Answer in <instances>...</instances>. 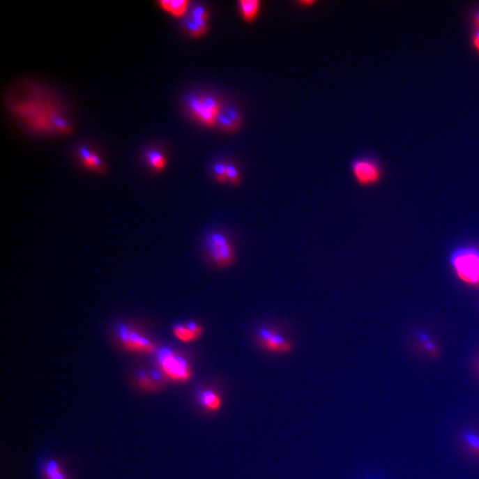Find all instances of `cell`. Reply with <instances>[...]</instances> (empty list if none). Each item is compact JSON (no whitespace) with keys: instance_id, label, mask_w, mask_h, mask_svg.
Returning <instances> with one entry per match:
<instances>
[{"instance_id":"6da1fadb","label":"cell","mask_w":479,"mask_h":479,"mask_svg":"<svg viewBox=\"0 0 479 479\" xmlns=\"http://www.w3.org/2000/svg\"><path fill=\"white\" fill-rule=\"evenodd\" d=\"M456 275L466 284L479 285V252L472 248L456 250L451 257Z\"/></svg>"},{"instance_id":"7a4b0ae2","label":"cell","mask_w":479,"mask_h":479,"mask_svg":"<svg viewBox=\"0 0 479 479\" xmlns=\"http://www.w3.org/2000/svg\"><path fill=\"white\" fill-rule=\"evenodd\" d=\"M205 243L211 261L218 268H228L236 262V250L226 234L211 232L208 234Z\"/></svg>"},{"instance_id":"3957f363","label":"cell","mask_w":479,"mask_h":479,"mask_svg":"<svg viewBox=\"0 0 479 479\" xmlns=\"http://www.w3.org/2000/svg\"><path fill=\"white\" fill-rule=\"evenodd\" d=\"M160 367L166 377L176 383H187L192 377L190 365L174 351L164 348L158 353Z\"/></svg>"},{"instance_id":"277c9868","label":"cell","mask_w":479,"mask_h":479,"mask_svg":"<svg viewBox=\"0 0 479 479\" xmlns=\"http://www.w3.org/2000/svg\"><path fill=\"white\" fill-rule=\"evenodd\" d=\"M188 106L192 115L208 127L214 126L220 115V104L213 97H188Z\"/></svg>"},{"instance_id":"5b68a950","label":"cell","mask_w":479,"mask_h":479,"mask_svg":"<svg viewBox=\"0 0 479 479\" xmlns=\"http://www.w3.org/2000/svg\"><path fill=\"white\" fill-rule=\"evenodd\" d=\"M257 340L264 350L271 353H289L293 349V344L289 339L271 328H260L257 329Z\"/></svg>"},{"instance_id":"8992f818","label":"cell","mask_w":479,"mask_h":479,"mask_svg":"<svg viewBox=\"0 0 479 479\" xmlns=\"http://www.w3.org/2000/svg\"><path fill=\"white\" fill-rule=\"evenodd\" d=\"M455 444L469 460L479 462V427L465 426L457 432Z\"/></svg>"},{"instance_id":"52a82bcc","label":"cell","mask_w":479,"mask_h":479,"mask_svg":"<svg viewBox=\"0 0 479 479\" xmlns=\"http://www.w3.org/2000/svg\"><path fill=\"white\" fill-rule=\"evenodd\" d=\"M119 335L127 350L141 353H152L155 351V345L149 339L123 326L119 328Z\"/></svg>"},{"instance_id":"ba28073f","label":"cell","mask_w":479,"mask_h":479,"mask_svg":"<svg viewBox=\"0 0 479 479\" xmlns=\"http://www.w3.org/2000/svg\"><path fill=\"white\" fill-rule=\"evenodd\" d=\"M353 172L358 184L370 185L379 181L381 174L377 165L370 160H357L353 164Z\"/></svg>"},{"instance_id":"9c48e42d","label":"cell","mask_w":479,"mask_h":479,"mask_svg":"<svg viewBox=\"0 0 479 479\" xmlns=\"http://www.w3.org/2000/svg\"><path fill=\"white\" fill-rule=\"evenodd\" d=\"M172 332L178 341L189 344L197 341L203 335L204 329L197 322L190 321L185 324H176Z\"/></svg>"},{"instance_id":"30bf717a","label":"cell","mask_w":479,"mask_h":479,"mask_svg":"<svg viewBox=\"0 0 479 479\" xmlns=\"http://www.w3.org/2000/svg\"><path fill=\"white\" fill-rule=\"evenodd\" d=\"M158 4L169 14L181 17L187 11L189 2L188 0H162Z\"/></svg>"},{"instance_id":"8fae6325","label":"cell","mask_w":479,"mask_h":479,"mask_svg":"<svg viewBox=\"0 0 479 479\" xmlns=\"http://www.w3.org/2000/svg\"><path fill=\"white\" fill-rule=\"evenodd\" d=\"M201 405L211 412H217L222 406V400L213 390H206L200 394Z\"/></svg>"},{"instance_id":"7c38bea8","label":"cell","mask_w":479,"mask_h":479,"mask_svg":"<svg viewBox=\"0 0 479 479\" xmlns=\"http://www.w3.org/2000/svg\"><path fill=\"white\" fill-rule=\"evenodd\" d=\"M239 8L243 18L248 22H252L259 14L260 2L259 0H241Z\"/></svg>"},{"instance_id":"4fadbf2b","label":"cell","mask_w":479,"mask_h":479,"mask_svg":"<svg viewBox=\"0 0 479 479\" xmlns=\"http://www.w3.org/2000/svg\"><path fill=\"white\" fill-rule=\"evenodd\" d=\"M81 158L83 160L84 165L87 168L100 171L102 169V160L94 153L91 152L86 146H81L79 149Z\"/></svg>"},{"instance_id":"5bb4252c","label":"cell","mask_w":479,"mask_h":479,"mask_svg":"<svg viewBox=\"0 0 479 479\" xmlns=\"http://www.w3.org/2000/svg\"><path fill=\"white\" fill-rule=\"evenodd\" d=\"M146 161H148L149 165L151 167L161 171V169H165L166 165V159L161 153L158 151H151L146 153Z\"/></svg>"},{"instance_id":"9a60e30c","label":"cell","mask_w":479,"mask_h":479,"mask_svg":"<svg viewBox=\"0 0 479 479\" xmlns=\"http://www.w3.org/2000/svg\"><path fill=\"white\" fill-rule=\"evenodd\" d=\"M45 477L47 479H68L56 462H49L45 466Z\"/></svg>"},{"instance_id":"2e32d148","label":"cell","mask_w":479,"mask_h":479,"mask_svg":"<svg viewBox=\"0 0 479 479\" xmlns=\"http://www.w3.org/2000/svg\"><path fill=\"white\" fill-rule=\"evenodd\" d=\"M207 18L208 14L206 10H205L203 6H195L193 9V14H192L191 20H193L195 24L200 26L205 31H207Z\"/></svg>"},{"instance_id":"e0dca14e","label":"cell","mask_w":479,"mask_h":479,"mask_svg":"<svg viewBox=\"0 0 479 479\" xmlns=\"http://www.w3.org/2000/svg\"><path fill=\"white\" fill-rule=\"evenodd\" d=\"M227 181L229 182L230 184L234 185L240 184V174L236 166L233 165H227Z\"/></svg>"},{"instance_id":"ac0fdd59","label":"cell","mask_w":479,"mask_h":479,"mask_svg":"<svg viewBox=\"0 0 479 479\" xmlns=\"http://www.w3.org/2000/svg\"><path fill=\"white\" fill-rule=\"evenodd\" d=\"M215 177L220 183H226L227 181V165L224 164H217L214 166Z\"/></svg>"},{"instance_id":"d6986e66","label":"cell","mask_w":479,"mask_h":479,"mask_svg":"<svg viewBox=\"0 0 479 479\" xmlns=\"http://www.w3.org/2000/svg\"><path fill=\"white\" fill-rule=\"evenodd\" d=\"M187 28L192 36L194 37H200V36L205 33L204 29H202L200 26L195 24L193 20H189L187 22Z\"/></svg>"},{"instance_id":"ffe728a7","label":"cell","mask_w":479,"mask_h":479,"mask_svg":"<svg viewBox=\"0 0 479 479\" xmlns=\"http://www.w3.org/2000/svg\"><path fill=\"white\" fill-rule=\"evenodd\" d=\"M217 122L220 123V126L225 129L234 130L236 127V123L231 121V120L228 119L226 115H223V114H220V115L218 116Z\"/></svg>"},{"instance_id":"44dd1931","label":"cell","mask_w":479,"mask_h":479,"mask_svg":"<svg viewBox=\"0 0 479 479\" xmlns=\"http://www.w3.org/2000/svg\"><path fill=\"white\" fill-rule=\"evenodd\" d=\"M226 116L231 120V121H233L234 123L239 122L240 120V116L239 114H238L236 110L230 109L228 110V112L226 114Z\"/></svg>"},{"instance_id":"7402d4cb","label":"cell","mask_w":479,"mask_h":479,"mask_svg":"<svg viewBox=\"0 0 479 479\" xmlns=\"http://www.w3.org/2000/svg\"><path fill=\"white\" fill-rule=\"evenodd\" d=\"M473 45L475 48L479 52V31L474 36Z\"/></svg>"},{"instance_id":"603a6c76","label":"cell","mask_w":479,"mask_h":479,"mask_svg":"<svg viewBox=\"0 0 479 479\" xmlns=\"http://www.w3.org/2000/svg\"><path fill=\"white\" fill-rule=\"evenodd\" d=\"M474 370H475V373H476V374H477V377L479 379V357L477 358V360H475Z\"/></svg>"},{"instance_id":"cb8c5ba5","label":"cell","mask_w":479,"mask_h":479,"mask_svg":"<svg viewBox=\"0 0 479 479\" xmlns=\"http://www.w3.org/2000/svg\"><path fill=\"white\" fill-rule=\"evenodd\" d=\"M315 1H301V4L303 6H310L314 5Z\"/></svg>"},{"instance_id":"d4e9b609","label":"cell","mask_w":479,"mask_h":479,"mask_svg":"<svg viewBox=\"0 0 479 479\" xmlns=\"http://www.w3.org/2000/svg\"><path fill=\"white\" fill-rule=\"evenodd\" d=\"M475 22H476V24H477L478 27L479 28V12L476 13Z\"/></svg>"}]
</instances>
